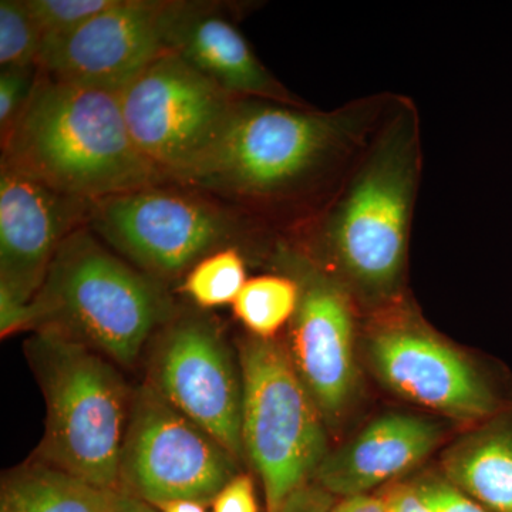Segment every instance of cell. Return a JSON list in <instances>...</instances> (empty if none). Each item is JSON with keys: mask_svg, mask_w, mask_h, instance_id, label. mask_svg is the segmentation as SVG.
I'll use <instances>...</instances> for the list:
<instances>
[{"mask_svg": "<svg viewBox=\"0 0 512 512\" xmlns=\"http://www.w3.org/2000/svg\"><path fill=\"white\" fill-rule=\"evenodd\" d=\"M444 437L443 424L430 417L383 414L335 451H329L313 483L335 498L375 493L406 478Z\"/></svg>", "mask_w": 512, "mask_h": 512, "instance_id": "15", "label": "cell"}, {"mask_svg": "<svg viewBox=\"0 0 512 512\" xmlns=\"http://www.w3.org/2000/svg\"><path fill=\"white\" fill-rule=\"evenodd\" d=\"M28 356L46 400L43 463L117 491L133 392L116 363L89 346L37 330Z\"/></svg>", "mask_w": 512, "mask_h": 512, "instance_id": "5", "label": "cell"}, {"mask_svg": "<svg viewBox=\"0 0 512 512\" xmlns=\"http://www.w3.org/2000/svg\"><path fill=\"white\" fill-rule=\"evenodd\" d=\"M247 262L235 245L205 256L184 276L183 292L198 308L232 305L247 284Z\"/></svg>", "mask_w": 512, "mask_h": 512, "instance_id": "20", "label": "cell"}, {"mask_svg": "<svg viewBox=\"0 0 512 512\" xmlns=\"http://www.w3.org/2000/svg\"><path fill=\"white\" fill-rule=\"evenodd\" d=\"M298 301V284L281 272L248 279L232 309L249 335L269 340L291 323Z\"/></svg>", "mask_w": 512, "mask_h": 512, "instance_id": "19", "label": "cell"}, {"mask_svg": "<svg viewBox=\"0 0 512 512\" xmlns=\"http://www.w3.org/2000/svg\"><path fill=\"white\" fill-rule=\"evenodd\" d=\"M335 501L332 494L312 481L296 490L279 512H330Z\"/></svg>", "mask_w": 512, "mask_h": 512, "instance_id": "28", "label": "cell"}, {"mask_svg": "<svg viewBox=\"0 0 512 512\" xmlns=\"http://www.w3.org/2000/svg\"><path fill=\"white\" fill-rule=\"evenodd\" d=\"M117 0H26L43 40L67 35L110 9Z\"/></svg>", "mask_w": 512, "mask_h": 512, "instance_id": "22", "label": "cell"}, {"mask_svg": "<svg viewBox=\"0 0 512 512\" xmlns=\"http://www.w3.org/2000/svg\"><path fill=\"white\" fill-rule=\"evenodd\" d=\"M440 474L488 511L512 512V406L450 444Z\"/></svg>", "mask_w": 512, "mask_h": 512, "instance_id": "17", "label": "cell"}, {"mask_svg": "<svg viewBox=\"0 0 512 512\" xmlns=\"http://www.w3.org/2000/svg\"><path fill=\"white\" fill-rule=\"evenodd\" d=\"M207 505L195 503V501H174L161 508L163 512H207Z\"/></svg>", "mask_w": 512, "mask_h": 512, "instance_id": "31", "label": "cell"}, {"mask_svg": "<svg viewBox=\"0 0 512 512\" xmlns=\"http://www.w3.org/2000/svg\"><path fill=\"white\" fill-rule=\"evenodd\" d=\"M274 261L299 286L285 348L323 420L336 430L359 396L356 299L303 249L281 245Z\"/></svg>", "mask_w": 512, "mask_h": 512, "instance_id": "11", "label": "cell"}, {"mask_svg": "<svg viewBox=\"0 0 512 512\" xmlns=\"http://www.w3.org/2000/svg\"><path fill=\"white\" fill-rule=\"evenodd\" d=\"M43 35L26 0L0 2V66L2 69L37 67Z\"/></svg>", "mask_w": 512, "mask_h": 512, "instance_id": "21", "label": "cell"}, {"mask_svg": "<svg viewBox=\"0 0 512 512\" xmlns=\"http://www.w3.org/2000/svg\"><path fill=\"white\" fill-rule=\"evenodd\" d=\"M171 52L235 99H259L303 106L259 62L221 6L183 2L171 36Z\"/></svg>", "mask_w": 512, "mask_h": 512, "instance_id": "16", "label": "cell"}, {"mask_svg": "<svg viewBox=\"0 0 512 512\" xmlns=\"http://www.w3.org/2000/svg\"><path fill=\"white\" fill-rule=\"evenodd\" d=\"M32 305L35 332L59 333L127 367L177 316L163 282L103 247L87 227L63 242Z\"/></svg>", "mask_w": 512, "mask_h": 512, "instance_id": "4", "label": "cell"}, {"mask_svg": "<svg viewBox=\"0 0 512 512\" xmlns=\"http://www.w3.org/2000/svg\"><path fill=\"white\" fill-rule=\"evenodd\" d=\"M239 471V461L208 431L148 384L131 400L117 491L154 508L174 501L211 505Z\"/></svg>", "mask_w": 512, "mask_h": 512, "instance_id": "9", "label": "cell"}, {"mask_svg": "<svg viewBox=\"0 0 512 512\" xmlns=\"http://www.w3.org/2000/svg\"><path fill=\"white\" fill-rule=\"evenodd\" d=\"M89 228L165 284L212 252L232 247L244 227L237 215L200 194L157 185L94 201Z\"/></svg>", "mask_w": 512, "mask_h": 512, "instance_id": "8", "label": "cell"}, {"mask_svg": "<svg viewBox=\"0 0 512 512\" xmlns=\"http://www.w3.org/2000/svg\"><path fill=\"white\" fill-rule=\"evenodd\" d=\"M114 493L37 460L3 478L0 512H114Z\"/></svg>", "mask_w": 512, "mask_h": 512, "instance_id": "18", "label": "cell"}, {"mask_svg": "<svg viewBox=\"0 0 512 512\" xmlns=\"http://www.w3.org/2000/svg\"><path fill=\"white\" fill-rule=\"evenodd\" d=\"M119 99L138 150L174 184L217 143L238 100L175 52L148 64Z\"/></svg>", "mask_w": 512, "mask_h": 512, "instance_id": "10", "label": "cell"}, {"mask_svg": "<svg viewBox=\"0 0 512 512\" xmlns=\"http://www.w3.org/2000/svg\"><path fill=\"white\" fill-rule=\"evenodd\" d=\"M396 97H366L333 111L238 99L217 143L175 184L262 205L315 191L329 198Z\"/></svg>", "mask_w": 512, "mask_h": 512, "instance_id": "1", "label": "cell"}, {"mask_svg": "<svg viewBox=\"0 0 512 512\" xmlns=\"http://www.w3.org/2000/svg\"><path fill=\"white\" fill-rule=\"evenodd\" d=\"M33 69H2L0 72V137L2 143L12 133L26 106L37 79Z\"/></svg>", "mask_w": 512, "mask_h": 512, "instance_id": "23", "label": "cell"}, {"mask_svg": "<svg viewBox=\"0 0 512 512\" xmlns=\"http://www.w3.org/2000/svg\"><path fill=\"white\" fill-rule=\"evenodd\" d=\"M0 165L93 202L171 183L128 133L119 93L40 72Z\"/></svg>", "mask_w": 512, "mask_h": 512, "instance_id": "3", "label": "cell"}, {"mask_svg": "<svg viewBox=\"0 0 512 512\" xmlns=\"http://www.w3.org/2000/svg\"><path fill=\"white\" fill-rule=\"evenodd\" d=\"M114 512H157L150 504L116 491L114 493Z\"/></svg>", "mask_w": 512, "mask_h": 512, "instance_id": "30", "label": "cell"}, {"mask_svg": "<svg viewBox=\"0 0 512 512\" xmlns=\"http://www.w3.org/2000/svg\"><path fill=\"white\" fill-rule=\"evenodd\" d=\"M244 383L242 448L264 487L266 512H279L312 483L328 457L329 429L284 343L249 335L239 340Z\"/></svg>", "mask_w": 512, "mask_h": 512, "instance_id": "6", "label": "cell"}, {"mask_svg": "<svg viewBox=\"0 0 512 512\" xmlns=\"http://www.w3.org/2000/svg\"><path fill=\"white\" fill-rule=\"evenodd\" d=\"M211 507L212 512H259L254 478L239 473L212 500Z\"/></svg>", "mask_w": 512, "mask_h": 512, "instance_id": "25", "label": "cell"}, {"mask_svg": "<svg viewBox=\"0 0 512 512\" xmlns=\"http://www.w3.org/2000/svg\"><path fill=\"white\" fill-rule=\"evenodd\" d=\"M180 0H117L67 35L43 40L37 70L59 82L119 93L171 52Z\"/></svg>", "mask_w": 512, "mask_h": 512, "instance_id": "13", "label": "cell"}, {"mask_svg": "<svg viewBox=\"0 0 512 512\" xmlns=\"http://www.w3.org/2000/svg\"><path fill=\"white\" fill-rule=\"evenodd\" d=\"M420 121L406 97L309 222L303 248L372 312L402 295L421 174Z\"/></svg>", "mask_w": 512, "mask_h": 512, "instance_id": "2", "label": "cell"}, {"mask_svg": "<svg viewBox=\"0 0 512 512\" xmlns=\"http://www.w3.org/2000/svg\"><path fill=\"white\" fill-rule=\"evenodd\" d=\"M35 311L32 302L22 301L0 286V335L2 338L22 330L33 329Z\"/></svg>", "mask_w": 512, "mask_h": 512, "instance_id": "26", "label": "cell"}, {"mask_svg": "<svg viewBox=\"0 0 512 512\" xmlns=\"http://www.w3.org/2000/svg\"><path fill=\"white\" fill-rule=\"evenodd\" d=\"M417 481L431 512H491L448 483L440 473L426 474L417 478Z\"/></svg>", "mask_w": 512, "mask_h": 512, "instance_id": "24", "label": "cell"}, {"mask_svg": "<svg viewBox=\"0 0 512 512\" xmlns=\"http://www.w3.org/2000/svg\"><path fill=\"white\" fill-rule=\"evenodd\" d=\"M330 512H389L386 498L382 491L353 495V497L336 498Z\"/></svg>", "mask_w": 512, "mask_h": 512, "instance_id": "29", "label": "cell"}, {"mask_svg": "<svg viewBox=\"0 0 512 512\" xmlns=\"http://www.w3.org/2000/svg\"><path fill=\"white\" fill-rule=\"evenodd\" d=\"M363 348L387 389L446 419L473 427L512 406V396L431 329L404 296L369 312Z\"/></svg>", "mask_w": 512, "mask_h": 512, "instance_id": "7", "label": "cell"}, {"mask_svg": "<svg viewBox=\"0 0 512 512\" xmlns=\"http://www.w3.org/2000/svg\"><path fill=\"white\" fill-rule=\"evenodd\" d=\"M93 201L0 167V286L26 302L42 288L64 241L89 225Z\"/></svg>", "mask_w": 512, "mask_h": 512, "instance_id": "14", "label": "cell"}, {"mask_svg": "<svg viewBox=\"0 0 512 512\" xmlns=\"http://www.w3.org/2000/svg\"><path fill=\"white\" fill-rule=\"evenodd\" d=\"M389 512H431L417 478L396 481L382 488Z\"/></svg>", "mask_w": 512, "mask_h": 512, "instance_id": "27", "label": "cell"}, {"mask_svg": "<svg viewBox=\"0 0 512 512\" xmlns=\"http://www.w3.org/2000/svg\"><path fill=\"white\" fill-rule=\"evenodd\" d=\"M147 384L239 463L245 460L241 366L217 323L200 315L175 316L153 339Z\"/></svg>", "mask_w": 512, "mask_h": 512, "instance_id": "12", "label": "cell"}]
</instances>
